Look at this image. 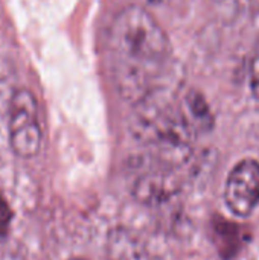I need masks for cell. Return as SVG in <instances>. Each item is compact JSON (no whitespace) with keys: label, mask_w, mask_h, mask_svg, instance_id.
Masks as SVG:
<instances>
[{"label":"cell","mask_w":259,"mask_h":260,"mask_svg":"<svg viewBox=\"0 0 259 260\" xmlns=\"http://www.w3.org/2000/svg\"><path fill=\"white\" fill-rule=\"evenodd\" d=\"M110 44L119 59L154 66L169 52V41L159 21L142 6L121 9L110 26Z\"/></svg>","instance_id":"1"},{"label":"cell","mask_w":259,"mask_h":260,"mask_svg":"<svg viewBox=\"0 0 259 260\" xmlns=\"http://www.w3.org/2000/svg\"><path fill=\"white\" fill-rule=\"evenodd\" d=\"M214 236L215 244L224 259H232L241 248L244 236L241 233V227L234 222H229L223 218H217L214 222Z\"/></svg>","instance_id":"6"},{"label":"cell","mask_w":259,"mask_h":260,"mask_svg":"<svg viewBox=\"0 0 259 260\" xmlns=\"http://www.w3.org/2000/svg\"><path fill=\"white\" fill-rule=\"evenodd\" d=\"M172 178L165 174H148L139 178L134 186V195L140 203H160L172 193Z\"/></svg>","instance_id":"5"},{"label":"cell","mask_w":259,"mask_h":260,"mask_svg":"<svg viewBox=\"0 0 259 260\" xmlns=\"http://www.w3.org/2000/svg\"><path fill=\"white\" fill-rule=\"evenodd\" d=\"M110 256L113 260H142V250H137V242L133 238L121 232L111 241Z\"/></svg>","instance_id":"7"},{"label":"cell","mask_w":259,"mask_h":260,"mask_svg":"<svg viewBox=\"0 0 259 260\" xmlns=\"http://www.w3.org/2000/svg\"><path fill=\"white\" fill-rule=\"evenodd\" d=\"M192 131H211L214 126L212 111L198 90H189L185 96L183 110H180Z\"/></svg>","instance_id":"4"},{"label":"cell","mask_w":259,"mask_h":260,"mask_svg":"<svg viewBox=\"0 0 259 260\" xmlns=\"http://www.w3.org/2000/svg\"><path fill=\"white\" fill-rule=\"evenodd\" d=\"M9 145L21 158L35 157L41 146L38 105L26 88H17L9 98Z\"/></svg>","instance_id":"2"},{"label":"cell","mask_w":259,"mask_h":260,"mask_svg":"<svg viewBox=\"0 0 259 260\" xmlns=\"http://www.w3.org/2000/svg\"><path fill=\"white\" fill-rule=\"evenodd\" d=\"M247 5L252 14H259V0H247Z\"/></svg>","instance_id":"9"},{"label":"cell","mask_w":259,"mask_h":260,"mask_svg":"<svg viewBox=\"0 0 259 260\" xmlns=\"http://www.w3.org/2000/svg\"><path fill=\"white\" fill-rule=\"evenodd\" d=\"M224 201L235 216L247 218L253 213L259 204V161L246 158L231 171Z\"/></svg>","instance_id":"3"},{"label":"cell","mask_w":259,"mask_h":260,"mask_svg":"<svg viewBox=\"0 0 259 260\" xmlns=\"http://www.w3.org/2000/svg\"><path fill=\"white\" fill-rule=\"evenodd\" d=\"M151 2H162V0H151Z\"/></svg>","instance_id":"11"},{"label":"cell","mask_w":259,"mask_h":260,"mask_svg":"<svg viewBox=\"0 0 259 260\" xmlns=\"http://www.w3.org/2000/svg\"><path fill=\"white\" fill-rule=\"evenodd\" d=\"M249 79H250V90H252L253 96L259 101V37L256 40V44H255L252 61H250Z\"/></svg>","instance_id":"8"},{"label":"cell","mask_w":259,"mask_h":260,"mask_svg":"<svg viewBox=\"0 0 259 260\" xmlns=\"http://www.w3.org/2000/svg\"><path fill=\"white\" fill-rule=\"evenodd\" d=\"M70 260H87V259H78V257H76V259H70Z\"/></svg>","instance_id":"10"}]
</instances>
